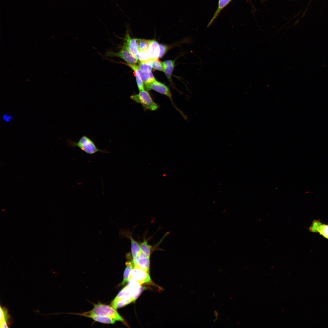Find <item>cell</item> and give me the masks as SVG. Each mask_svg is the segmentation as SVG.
<instances>
[{
	"label": "cell",
	"mask_w": 328,
	"mask_h": 328,
	"mask_svg": "<svg viewBox=\"0 0 328 328\" xmlns=\"http://www.w3.org/2000/svg\"><path fill=\"white\" fill-rule=\"evenodd\" d=\"M175 67V63L168 66L164 69L163 72L169 80L172 81L171 75Z\"/></svg>",
	"instance_id": "cell-22"
},
{
	"label": "cell",
	"mask_w": 328,
	"mask_h": 328,
	"mask_svg": "<svg viewBox=\"0 0 328 328\" xmlns=\"http://www.w3.org/2000/svg\"><path fill=\"white\" fill-rule=\"evenodd\" d=\"M68 146L71 148L77 147L82 151L89 155H93L97 152L108 153L109 152L106 149H99L92 139L86 135H83L77 142L68 139L67 141Z\"/></svg>",
	"instance_id": "cell-2"
},
{
	"label": "cell",
	"mask_w": 328,
	"mask_h": 328,
	"mask_svg": "<svg viewBox=\"0 0 328 328\" xmlns=\"http://www.w3.org/2000/svg\"><path fill=\"white\" fill-rule=\"evenodd\" d=\"M2 118L3 121L6 122H10L13 119V117L12 116L6 113H5L3 114L2 116Z\"/></svg>",
	"instance_id": "cell-24"
},
{
	"label": "cell",
	"mask_w": 328,
	"mask_h": 328,
	"mask_svg": "<svg viewBox=\"0 0 328 328\" xmlns=\"http://www.w3.org/2000/svg\"><path fill=\"white\" fill-rule=\"evenodd\" d=\"M159 52V44L155 40H150V47L147 52L149 59H158Z\"/></svg>",
	"instance_id": "cell-12"
},
{
	"label": "cell",
	"mask_w": 328,
	"mask_h": 328,
	"mask_svg": "<svg viewBox=\"0 0 328 328\" xmlns=\"http://www.w3.org/2000/svg\"><path fill=\"white\" fill-rule=\"evenodd\" d=\"M110 306L101 303L95 304L93 309L90 311L83 313L76 314L80 315H96L110 317L116 321L125 323V320L119 315L115 309Z\"/></svg>",
	"instance_id": "cell-3"
},
{
	"label": "cell",
	"mask_w": 328,
	"mask_h": 328,
	"mask_svg": "<svg viewBox=\"0 0 328 328\" xmlns=\"http://www.w3.org/2000/svg\"><path fill=\"white\" fill-rule=\"evenodd\" d=\"M141 78L145 87L155 80L151 72L148 73L143 72Z\"/></svg>",
	"instance_id": "cell-18"
},
{
	"label": "cell",
	"mask_w": 328,
	"mask_h": 328,
	"mask_svg": "<svg viewBox=\"0 0 328 328\" xmlns=\"http://www.w3.org/2000/svg\"><path fill=\"white\" fill-rule=\"evenodd\" d=\"M129 279L135 280L141 285L151 282L148 272L137 266H134L131 270L129 276Z\"/></svg>",
	"instance_id": "cell-5"
},
{
	"label": "cell",
	"mask_w": 328,
	"mask_h": 328,
	"mask_svg": "<svg viewBox=\"0 0 328 328\" xmlns=\"http://www.w3.org/2000/svg\"><path fill=\"white\" fill-rule=\"evenodd\" d=\"M140 70L144 73H149L151 72L152 67L147 62H141L139 64Z\"/></svg>",
	"instance_id": "cell-21"
},
{
	"label": "cell",
	"mask_w": 328,
	"mask_h": 328,
	"mask_svg": "<svg viewBox=\"0 0 328 328\" xmlns=\"http://www.w3.org/2000/svg\"><path fill=\"white\" fill-rule=\"evenodd\" d=\"M138 51H142L147 52L150 45V40L136 39Z\"/></svg>",
	"instance_id": "cell-16"
},
{
	"label": "cell",
	"mask_w": 328,
	"mask_h": 328,
	"mask_svg": "<svg viewBox=\"0 0 328 328\" xmlns=\"http://www.w3.org/2000/svg\"><path fill=\"white\" fill-rule=\"evenodd\" d=\"M134 266L138 267L148 272L149 271L150 261L149 257L141 251L139 254L133 258Z\"/></svg>",
	"instance_id": "cell-9"
},
{
	"label": "cell",
	"mask_w": 328,
	"mask_h": 328,
	"mask_svg": "<svg viewBox=\"0 0 328 328\" xmlns=\"http://www.w3.org/2000/svg\"><path fill=\"white\" fill-rule=\"evenodd\" d=\"M121 233L129 238L131 242V254L133 258L138 256L141 251L140 244L132 237L131 233L128 231H121Z\"/></svg>",
	"instance_id": "cell-11"
},
{
	"label": "cell",
	"mask_w": 328,
	"mask_h": 328,
	"mask_svg": "<svg viewBox=\"0 0 328 328\" xmlns=\"http://www.w3.org/2000/svg\"><path fill=\"white\" fill-rule=\"evenodd\" d=\"M135 57L141 62H147L150 60L147 52L144 51H138Z\"/></svg>",
	"instance_id": "cell-20"
},
{
	"label": "cell",
	"mask_w": 328,
	"mask_h": 328,
	"mask_svg": "<svg viewBox=\"0 0 328 328\" xmlns=\"http://www.w3.org/2000/svg\"><path fill=\"white\" fill-rule=\"evenodd\" d=\"M175 60H168L165 61L164 62H162V67H163V70H164V68H165V67H167L168 66H170V65H171L172 64L175 63Z\"/></svg>",
	"instance_id": "cell-25"
},
{
	"label": "cell",
	"mask_w": 328,
	"mask_h": 328,
	"mask_svg": "<svg viewBox=\"0 0 328 328\" xmlns=\"http://www.w3.org/2000/svg\"><path fill=\"white\" fill-rule=\"evenodd\" d=\"M145 87L147 90H152L167 97L173 105L177 109L173 101L170 90L167 86L155 80Z\"/></svg>",
	"instance_id": "cell-7"
},
{
	"label": "cell",
	"mask_w": 328,
	"mask_h": 328,
	"mask_svg": "<svg viewBox=\"0 0 328 328\" xmlns=\"http://www.w3.org/2000/svg\"><path fill=\"white\" fill-rule=\"evenodd\" d=\"M123 47L128 50L133 56L138 51L136 39L131 38L128 33H126Z\"/></svg>",
	"instance_id": "cell-10"
},
{
	"label": "cell",
	"mask_w": 328,
	"mask_h": 328,
	"mask_svg": "<svg viewBox=\"0 0 328 328\" xmlns=\"http://www.w3.org/2000/svg\"><path fill=\"white\" fill-rule=\"evenodd\" d=\"M153 69L160 71H163L162 62L159 61L158 59L150 60L147 62Z\"/></svg>",
	"instance_id": "cell-19"
},
{
	"label": "cell",
	"mask_w": 328,
	"mask_h": 328,
	"mask_svg": "<svg viewBox=\"0 0 328 328\" xmlns=\"http://www.w3.org/2000/svg\"><path fill=\"white\" fill-rule=\"evenodd\" d=\"M81 316L92 319L96 321L104 324H114L116 321L110 317L103 316L90 315H83Z\"/></svg>",
	"instance_id": "cell-14"
},
{
	"label": "cell",
	"mask_w": 328,
	"mask_h": 328,
	"mask_svg": "<svg viewBox=\"0 0 328 328\" xmlns=\"http://www.w3.org/2000/svg\"><path fill=\"white\" fill-rule=\"evenodd\" d=\"M130 98L136 103L141 104L144 111H155L159 107V105L153 101L149 93L145 90L140 91L138 94L131 95Z\"/></svg>",
	"instance_id": "cell-4"
},
{
	"label": "cell",
	"mask_w": 328,
	"mask_h": 328,
	"mask_svg": "<svg viewBox=\"0 0 328 328\" xmlns=\"http://www.w3.org/2000/svg\"><path fill=\"white\" fill-rule=\"evenodd\" d=\"M141 251L144 253L147 256L150 257L152 249V246L149 244L148 241L144 239L140 244Z\"/></svg>",
	"instance_id": "cell-17"
},
{
	"label": "cell",
	"mask_w": 328,
	"mask_h": 328,
	"mask_svg": "<svg viewBox=\"0 0 328 328\" xmlns=\"http://www.w3.org/2000/svg\"><path fill=\"white\" fill-rule=\"evenodd\" d=\"M143 289L138 282L129 279L128 284L122 289L111 304L115 309L134 301L141 293Z\"/></svg>",
	"instance_id": "cell-1"
},
{
	"label": "cell",
	"mask_w": 328,
	"mask_h": 328,
	"mask_svg": "<svg viewBox=\"0 0 328 328\" xmlns=\"http://www.w3.org/2000/svg\"><path fill=\"white\" fill-rule=\"evenodd\" d=\"M232 0H218V6L212 18L208 23L207 27L208 28L214 22L219 15L221 11L228 5Z\"/></svg>",
	"instance_id": "cell-13"
},
{
	"label": "cell",
	"mask_w": 328,
	"mask_h": 328,
	"mask_svg": "<svg viewBox=\"0 0 328 328\" xmlns=\"http://www.w3.org/2000/svg\"><path fill=\"white\" fill-rule=\"evenodd\" d=\"M126 267L124 271L123 278L121 285H123L128 282L130 272L134 267L132 260L126 263Z\"/></svg>",
	"instance_id": "cell-15"
},
{
	"label": "cell",
	"mask_w": 328,
	"mask_h": 328,
	"mask_svg": "<svg viewBox=\"0 0 328 328\" xmlns=\"http://www.w3.org/2000/svg\"><path fill=\"white\" fill-rule=\"evenodd\" d=\"M309 230L311 232L319 233L328 239V224L323 223L319 220H315L312 222Z\"/></svg>",
	"instance_id": "cell-8"
},
{
	"label": "cell",
	"mask_w": 328,
	"mask_h": 328,
	"mask_svg": "<svg viewBox=\"0 0 328 328\" xmlns=\"http://www.w3.org/2000/svg\"><path fill=\"white\" fill-rule=\"evenodd\" d=\"M106 56L109 57H116L123 60L127 63L135 64L138 62V60L128 50L123 47L119 51L117 52L111 51L107 52Z\"/></svg>",
	"instance_id": "cell-6"
},
{
	"label": "cell",
	"mask_w": 328,
	"mask_h": 328,
	"mask_svg": "<svg viewBox=\"0 0 328 328\" xmlns=\"http://www.w3.org/2000/svg\"><path fill=\"white\" fill-rule=\"evenodd\" d=\"M160 52L159 56V58L162 57L165 54L167 51L168 47L165 45L160 44H159Z\"/></svg>",
	"instance_id": "cell-23"
}]
</instances>
